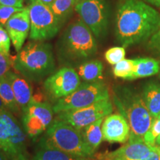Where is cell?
Returning a JSON list of instances; mask_svg holds the SVG:
<instances>
[{
	"label": "cell",
	"mask_w": 160,
	"mask_h": 160,
	"mask_svg": "<svg viewBox=\"0 0 160 160\" xmlns=\"http://www.w3.org/2000/svg\"><path fill=\"white\" fill-rule=\"evenodd\" d=\"M84 158L73 157L58 149L45 137L42 138L37 151L31 160H88Z\"/></svg>",
	"instance_id": "obj_17"
},
{
	"label": "cell",
	"mask_w": 160,
	"mask_h": 160,
	"mask_svg": "<svg viewBox=\"0 0 160 160\" xmlns=\"http://www.w3.org/2000/svg\"><path fill=\"white\" fill-rule=\"evenodd\" d=\"M5 110H7V108H5V105H4V103L2 102V101L1 98H0V111H5Z\"/></svg>",
	"instance_id": "obj_36"
},
{
	"label": "cell",
	"mask_w": 160,
	"mask_h": 160,
	"mask_svg": "<svg viewBox=\"0 0 160 160\" xmlns=\"http://www.w3.org/2000/svg\"><path fill=\"white\" fill-rule=\"evenodd\" d=\"M159 76H160V65H159Z\"/></svg>",
	"instance_id": "obj_39"
},
{
	"label": "cell",
	"mask_w": 160,
	"mask_h": 160,
	"mask_svg": "<svg viewBox=\"0 0 160 160\" xmlns=\"http://www.w3.org/2000/svg\"><path fill=\"white\" fill-rule=\"evenodd\" d=\"M39 1L42 2L45 4V5H48V6H51L52 4H53V2L55 1V0H39Z\"/></svg>",
	"instance_id": "obj_35"
},
{
	"label": "cell",
	"mask_w": 160,
	"mask_h": 160,
	"mask_svg": "<svg viewBox=\"0 0 160 160\" xmlns=\"http://www.w3.org/2000/svg\"><path fill=\"white\" fill-rule=\"evenodd\" d=\"M0 160H8V158L1 149H0Z\"/></svg>",
	"instance_id": "obj_34"
},
{
	"label": "cell",
	"mask_w": 160,
	"mask_h": 160,
	"mask_svg": "<svg viewBox=\"0 0 160 160\" xmlns=\"http://www.w3.org/2000/svg\"><path fill=\"white\" fill-rule=\"evenodd\" d=\"M103 140L109 142L125 143L129 139L131 128L128 120L120 114H110L102 125Z\"/></svg>",
	"instance_id": "obj_14"
},
{
	"label": "cell",
	"mask_w": 160,
	"mask_h": 160,
	"mask_svg": "<svg viewBox=\"0 0 160 160\" xmlns=\"http://www.w3.org/2000/svg\"><path fill=\"white\" fill-rule=\"evenodd\" d=\"M110 99L107 86L102 82L81 83L74 92L58 99L53 106V111L58 113L69 110L88 107L102 100Z\"/></svg>",
	"instance_id": "obj_7"
},
{
	"label": "cell",
	"mask_w": 160,
	"mask_h": 160,
	"mask_svg": "<svg viewBox=\"0 0 160 160\" xmlns=\"http://www.w3.org/2000/svg\"><path fill=\"white\" fill-rule=\"evenodd\" d=\"M142 97L153 119L160 113V84L150 82L145 85Z\"/></svg>",
	"instance_id": "obj_18"
},
{
	"label": "cell",
	"mask_w": 160,
	"mask_h": 160,
	"mask_svg": "<svg viewBox=\"0 0 160 160\" xmlns=\"http://www.w3.org/2000/svg\"><path fill=\"white\" fill-rule=\"evenodd\" d=\"M0 5L24 8V0H0Z\"/></svg>",
	"instance_id": "obj_31"
},
{
	"label": "cell",
	"mask_w": 160,
	"mask_h": 160,
	"mask_svg": "<svg viewBox=\"0 0 160 160\" xmlns=\"http://www.w3.org/2000/svg\"><path fill=\"white\" fill-rule=\"evenodd\" d=\"M103 65L98 60H91L82 64L78 68V75L87 82H97L102 77Z\"/></svg>",
	"instance_id": "obj_21"
},
{
	"label": "cell",
	"mask_w": 160,
	"mask_h": 160,
	"mask_svg": "<svg viewBox=\"0 0 160 160\" xmlns=\"http://www.w3.org/2000/svg\"><path fill=\"white\" fill-rule=\"evenodd\" d=\"M12 65L26 79L40 81L55 69L51 45L41 41L29 42L18 52Z\"/></svg>",
	"instance_id": "obj_2"
},
{
	"label": "cell",
	"mask_w": 160,
	"mask_h": 160,
	"mask_svg": "<svg viewBox=\"0 0 160 160\" xmlns=\"http://www.w3.org/2000/svg\"><path fill=\"white\" fill-rule=\"evenodd\" d=\"M159 148H158L155 151H153L149 153L145 158H144L142 160H160V154H159Z\"/></svg>",
	"instance_id": "obj_32"
},
{
	"label": "cell",
	"mask_w": 160,
	"mask_h": 160,
	"mask_svg": "<svg viewBox=\"0 0 160 160\" xmlns=\"http://www.w3.org/2000/svg\"><path fill=\"white\" fill-rule=\"evenodd\" d=\"M53 113L48 103L32 100L22 111V122L26 135L33 139L41 135L53 122Z\"/></svg>",
	"instance_id": "obj_11"
},
{
	"label": "cell",
	"mask_w": 160,
	"mask_h": 160,
	"mask_svg": "<svg viewBox=\"0 0 160 160\" xmlns=\"http://www.w3.org/2000/svg\"><path fill=\"white\" fill-rule=\"evenodd\" d=\"M26 133L8 110L0 111V149L10 160H29Z\"/></svg>",
	"instance_id": "obj_6"
},
{
	"label": "cell",
	"mask_w": 160,
	"mask_h": 160,
	"mask_svg": "<svg viewBox=\"0 0 160 160\" xmlns=\"http://www.w3.org/2000/svg\"><path fill=\"white\" fill-rule=\"evenodd\" d=\"M135 68L131 80L151 77L159 72L160 64L153 58L135 59Z\"/></svg>",
	"instance_id": "obj_20"
},
{
	"label": "cell",
	"mask_w": 160,
	"mask_h": 160,
	"mask_svg": "<svg viewBox=\"0 0 160 160\" xmlns=\"http://www.w3.org/2000/svg\"><path fill=\"white\" fill-rule=\"evenodd\" d=\"M58 48L62 59L75 62L93 57L97 53V44L91 29L80 19L66 28Z\"/></svg>",
	"instance_id": "obj_3"
},
{
	"label": "cell",
	"mask_w": 160,
	"mask_h": 160,
	"mask_svg": "<svg viewBox=\"0 0 160 160\" xmlns=\"http://www.w3.org/2000/svg\"><path fill=\"white\" fill-rule=\"evenodd\" d=\"M159 117V118H160V113H159V117ZM158 117H157V118H158Z\"/></svg>",
	"instance_id": "obj_40"
},
{
	"label": "cell",
	"mask_w": 160,
	"mask_h": 160,
	"mask_svg": "<svg viewBox=\"0 0 160 160\" xmlns=\"http://www.w3.org/2000/svg\"><path fill=\"white\" fill-rule=\"evenodd\" d=\"M160 136V118L153 119L148 131L143 136V139L150 145H155L156 140Z\"/></svg>",
	"instance_id": "obj_25"
},
{
	"label": "cell",
	"mask_w": 160,
	"mask_h": 160,
	"mask_svg": "<svg viewBox=\"0 0 160 160\" xmlns=\"http://www.w3.org/2000/svg\"><path fill=\"white\" fill-rule=\"evenodd\" d=\"M113 105L110 99L102 100L82 108L69 110L58 113L57 119L81 130L111 114Z\"/></svg>",
	"instance_id": "obj_10"
},
{
	"label": "cell",
	"mask_w": 160,
	"mask_h": 160,
	"mask_svg": "<svg viewBox=\"0 0 160 160\" xmlns=\"http://www.w3.org/2000/svg\"><path fill=\"white\" fill-rule=\"evenodd\" d=\"M114 101L122 116L128 122L131 131L143 137L151 127L153 118L142 96L128 88L115 89Z\"/></svg>",
	"instance_id": "obj_4"
},
{
	"label": "cell",
	"mask_w": 160,
	"mask_h": 160,
	"mask_svg": "<svg viewBox=\"0 0 160 160\" xmlns=\"http://www.w3.org/2000/svg\"><path fill=\"white\" fill-rule=\"evenodd\" d=\"M151 5L156 6V7L160 8V0H147Z\"/></svg>",
	"instance_id": "obj_33"
},
{
	"label": "cell",
	"mask_w": 160,
	"mask_h": 160,
	"mask_svg": "<svg viewBox=\"0 0 160 160\" xmlns=\"http://www.w3.org/2000/svg\"><path fill=\"white\" fill-rule=\"evenodd\" d=\"M159 154H160V150H159Z\"/></svg>",
	"instance_id": "obj_41"
},
{
	"label": "cell",
	"mask_w": 160,
	"mask_h": 160,
	"mask_svg": "<svg viewBox=\"0 0 160 160\" xmlns=\"http://www.w3.org/2000/svg\"><path fill=\"white\" fill-rule=\"evenodd\" d=\"M28 8L31 21L30 39L43 41L57 34L61 26L48 5L39 0H29Z\"/></svg>",
	"instance_id": "obj_8"
},
{
	"label": "cell",
	"mask_w": 160,
	"mask_h": 160,
	"mask_svg": "<svg viewBox=\"0 0 160 160\" xmlns=\"http://www.w3.org/2000/svg\"><path fill=\"white\" fill-rule=\"evenodd\" d=\"M156 144H157V145H160V136H159L157 140H156Z\"/></svg>",
	"instance_id": "obj_37"
},
{
	"label": "cell",
	"mask_w": 160,
	"mask_h": 160,
	"mask_svg": "<svg viewBox=\"0 0 160 160\" xmlns=\"http://www.w3.org/2000/svg\"><path fill=\"white\" fill-rule=\"evenodd\" d=\"M5 29L15 50L19 52L22 48L31 31V21L28 7L24 8L22 11L12 16L6 23Z\"/></svg>",
	"instance_id": "obj_13"
},
{
	"label": "cell",
	"mask_w": 160,
	"mask_h": 160,
	"mask_svg": "<svg viewBox=\"0 0 160 160\" xmlns=\"http://www.w3.org/2000/svg\"><path fill=\"white\" fill-rule=\"evenodd\" d=\"M80 85L77 72L72 68L65 67L45 80L44 88L52 99L58 100L71 94Z\"/></svg>",
	"instance_id": "obj_12"
},
{
	"label": "cell",
	"mask_w": 160,
	"mask_h": 160,
	"mask_svg": "<svg viewBox=\"0 0 160 160\" xmlns=\"http://www.w3.org/2000/svg\"><path fill=\"white\" fill-rule=\"evenodd\" d=\"M75 10L96 37L105 36L109 19V9L106 0H84L76 4Z\"/></svg>",
	"instance_id": "obj_9"
},
{
	"label": "cell",
	"mask_w": 160,
	"mask_h": 160,
	"mask_svg": "<svg viewBox=\"0 0 160 160\" xmlns=\"http://www.w3.org/2000/svg\"><path fill=\"white\" fill-rule=\"evenodd\" d=\"M159 148L156 145H148L144 141L142 137L131 131L128 142L117 151L111 152V154L124 160H142L151 152Z\"/></svg>",
	"instance_id": "obj_15"
},
{
	"label": "cell",
	"mask_w": 160,
	"mask_h": 160,
	"mask_svg": "<svg viewBox=\"0 0 160 160\" xmlns=\"http://www.w3.org/2000/svg\"><path fill=\"white\" fill-rule=\"evenodd\" d=\"M46 131V139L62 151L78 158L93 157L94 152L86 145L81 131L73 126L55 119Z\"/></svg>",
	"instance_id": "obj_5"
},
{
	"label": "cell",
	"mask_w": 160,
	"mask_h": 160,
	"mask_svg": "<svg viewBox=\"0 0 160 160\" xmlns=\"http://www.w3.org/2000/svg\"><path fill=\"white\" fill-rule=\"evenodd\" d=\"M74 1H75V3H76V4H77V3L80 2L84 1V0H74Z\"/></svg>",
	"instance_id": "obj_38"
},
{
	"label": "cell",
	"mask_w": 160,
	"mask_h": 160,
	"mask_svg": "<svg viewBox=\"0 0 160 160\" xmlns=\"http://www.w3.org/2000/svg\"><path fill=\"white\" fill-rule=\"evenodd\" d=\"M22 10L23 8L11 7V6L0 5V24L2 26H5L7 22L12 16L18 12L22 11Z\"/></svg>",
	"instance_id": "obj_27"
},
{
	"label": "cell",
	"mask_w": 160,
	"mask_h": 160,
	"mask_svg": "<svg viewBox=\"0 0 160 160\" xmlns=\"http://www.w3.org/2000/svg\"><path fill=\"white\" fill-rule=\"evenodd\" d=\"M12 62L9 56L0 52V78L5 77L11 70Z\"/></svg>",
	"instance_id": "obj_29"
},
{
	"label": "cell",
	"mask_w": 160,
	"mask_h": 160,
	"mask_svg": "<svg viewBox=\"0 0 160 160\" xmlns=\"http://www.w3.org/2000/svg\"><path fill=\"white\" fill-rule=\"evenodd\" d=\"M125 49L124 47H113L108 50L105 53L107 62L112 65H117L125 59Z\"/></svg>",
	"instance_id": "obj_26"
},
{
	"label": "cell",
	"mask_w": 160,
	"mask_h": 160,
	"mask_svg": "<svg viewBox=\"0 0 160 160\" xmlns=\"http://www.w3.org/2000/svg\"><path fill=\"white\" fill-rule=\"evenodd\" d=\"M75 5L74 0H55L49 6L61 28L73 13Z\"/></svg>",
	"instance_id": "obj_23"
},
{
	"label": "cell",
	"mask_w": 160,
	"mask_h": 160,
	"mask_svg": "<svg viewBox=\"0 0 160 160\" xmlns=\"http://www.w3.org/2000/svg\"><path fill=\"white\" fill-rule=\"evenodd\" d=\"M104 119L105 118L97 120L95 122L79 130L86 145L93 152H95L96 150L98 148L103 140L102 125Z\"/></svg>",
	"instance_id": "obj_19"
},
{
	"label": "cell",
	"mask_w": 160,
	"mask_h": 160,
	"mask_svg": "<svg viewBox=\"0 0 160 160\" xmlns=\"http://www.w3.org/2000/svg\"><path fill=\"white\" fill-rule=\"evenodd\" d=\"M135 59H124L115 65L113 68V75L117 78L131 80L135 68Z\"/></svg>",
	"instance_id": "obj_24"
},
{
	"label": "cell",
	"mask_w": 160,
	"mask_h": 160,
	"mask_svg": "<svg viewBox=\"0 0 160 160\" xmlns=\"http://www.w3.org/2000/svg\"><path fill=\"white\" fill-rule=\"evenodd\" d=\"M0 98L8 111L19 114L21 109L17 102L11 83L6 77L0 78Z\"/></svg>",
	"instance_id": "obj_22"
},
{
	"label": "cell",
	"mask_w": 160,
	"mask_h": 160,
	"mask_svg": "<svg viewBox=\"0 0 160 160\" xmlns=\"http://www.w3.org/2000/svg\"><path fill=\"white\" fill-rule=\"evenodd\" d=\"M11 83L17 102L21 111L25 110L33 100V89L25 77L10 71L5 76Z\"/></svg>",
	"instance_id": "obj_16"
},
{
	"label": "cell",
	"mask_w": 160,
	"mask_h": 160,
	"mask_svg": "<svg viewBox=\"0 0 160 160\" xmlns=\"http://www.w3.org/2000/svg\"><path fill=\"white\" fill-rule=\"evenodd\" d=\"M148 48L160 54V28L150 38Z\"/></svg>",
	"instance_id": "obj_30"
},
{
	"label": "cell",
	"mask_w": 160,
	"mask_h": 160,
	"mask_svg": "<svg viewBox=\"0 0 160 160\" xmlns=\"http://www.w3.org/2000/svg\"><path fill=\"white\" fill-rule=\"evenodd\" d=\"M160 28V13L142 0H122L116 14L115 33L123 47L150 39Z\"/></svg>",
	"instance_id": "obj_1"
},
{
	"label": "cell",
	"mask_w": 160,
	"mask_h": 160,
	"mask_svg": "<svg viewBox=\"0 0 160 160\" xmlns=\"http://www.w3.org/2000/svg\"><path fill=\"white\" fill-rule=\"evenodd\" d=\"M11 42V39L6 29H4L3 26L0 24V52L10 57Z\"/></svg>",
	"instance_id": "obj_28"
}]
</instances>
